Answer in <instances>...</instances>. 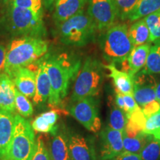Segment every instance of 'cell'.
Here are the masks:
<instances>
[{"mask_svg": "<svg viewBox=\"0 0 160 160\" xmlns=\"http://www.w3.org/2000/svg\"><path fill=\"white\" fill-rule=\"evenodd\" d=\"M51 82L50 106L57 108L67 97L70 85L77 78L81 60L68 53H47L41 58Z\"/></svg>", "mask_w": 160, "mask_h": 160, "instance_id": "6da1fadb", "label": "cell"}, {"mask_svg": "<svg viewBox=\"0 0 160 160\" xmlns=\"http://www.w3.org/2000/svg\"><path fill=\"white\" fill-rule=\"evenodd\" d=\"M48 34L43 17L31 10L20 8L10 2L0 16V37L45 38Z\"/></svg>", "mask_w": 160, "mask_h": 160, "instance_id": "7a4b0ae2", "label": "cell"}, {"mask_svg": "<svg viewBox=\"0 0 160 160\" xmlns=\"http://www.w3.org/2000/svg\"><path fill=\"white\" fill-rule=\"evenodd\" d=\"M5 73L10 76L19 68L36 63L48 53L49 42L44 38H15L7 46Z\"/></svg>", "mask_w": 160, "mask_h": 160, "instance_id": "3957f363", "label": "cell"}, {"mask_svg": "<svg viewBox=\"0 0 160 160\" xmlns=\"http://www.w3.org/2000/svg\"><path fill=\"white\" fill-rule=\"evenodd\" d=\"M97 31L94 22L83 10L71 19L56 25L55 34L63 45L83 47L95 39Z\"/></svg>", "mask_w": 160, "mask_h": 160, "instance_id": "277c9868", "label": "cell"}, {"mask_svg": "<svg viewBox=\"0 0 160 160\" xmlns=\"http://www.w3.org/2000/svg\"><path fill=\"white\" fill-rule=\"evenodd\" d=\"M104 65L97 59L88 57L75 79L71 102L85 97H95L99 94L104 80Z\"/></svg>", "mask_w": 160, "mask_h": 160, "instance_id": "5b68a950", "label": "cell"}, {"mask_svg": "<svg viewBox=\"0 0 160 160\" xmlns=\"http://www.w3.org/2000/svg\"><path fill=\"white\" fill-rule=\"evenodd\" d=\"M100 41L104 59L114 65L125 62L133 48L125 24L113 25L106 30Z\"/></svg>", "mask_w": 160, "mask_h": 160, "instance_id": "8992f818", "label": "cell"}, {"mask_svg": "<svg viewBox=\"0 0 160 160\" xmlns=\"http://www.w3.org/2000/svg\"><path fill=\"white\" fill-rule=\"evenodd\" d=\"M37 141L29 121L20 115L14 116V128L8 160H31Z\"/></svg>", "mask_w": 160, "mask_h": 160, "instance_id": "52a82bcc", "label": "cell"}, {"mask_svg": "<svg viewBox=\"0 0 160 160\" xmlns=\"http://www.w3.org/2000/svg\"><path fill=\"white\" fill-rule=\"evenodd\" d=\"M68 111L90 132L98 133L101 130V119L95 97H85L71 102Z\"/></svg>", "mask_w": 160, "mask_h": 160, "instance_id": "ba28073f", "label": "cell"}, {"mask_svg": "<svg viewBox=\"0 0 160 160\" xmlns=\"http://www.w3.org/2000/svg\"><path fill=\"white\" fill-rule=\"evenodd\" d=\"M87 13L94 22L97 31L104 32L117 19L113 0H88Z\"/></svg>", "mask_w": 160, "mask_h": 160, "instance_id": "9c48e42d", "label": "cell"}, {"mask_svg": "<svg viewBox=\"0 0 160 160\" xmlns=\"http://www.w3.org/2000/svg\"><path fill=\"white\" fill-rule=\"evenodd\" d=\"M97 160H110L124 151L123 133L109 126L100 131Z\"/></svg>", "mask_w": 160, "mask_h": 160, "instance_id": "30bf717a", "label": "cell"}, {"mask_svg": "<svg viewBox=\"0 0 160 160\" xmlns=\"http://www.w3.org/2000/svg\"><path fill=\"white\" fill-rule=\"evenodd\" d=\"M67 134L72 160H97L93 140L71 130H67Z\"/></svg>", "mask_w": 160, "mask_h": 160, "instance_id": "8fae6325", "label": "cell"}, {"mask_svg": "<svg viewBox=\"0 0 160 160\" xmlns=\"http://www.w3.org/2000/svg\"><path fill=\"white\" fill-rule=\"evenodd\" d=\"M157 79L153 75L139 72L133 76V97L140 108L157 100Z\"/></svg>", "mask_w": 160, "mask_h": 160, "instance_id": "7c38bea8", "label": "cell"}, {"mask_svg": "<svg viewBox=\"0 0 160 160\" xmlns=\"http://www.w3.org/2000/svg\"><path fill=\"white\" fill-rule=\"evenodd\" d=\"M16 88L28 98H33L36 92V73L28 67L19 68L9 76Z\"/></svg>", "mask_w": 160, "mask_h": 160, "instance_id": "4fadbf2b", "label": "cell"}, {"mask_svg": "<svg viewBox=\"0 0 160 160\" xmlns=\"http://www.w3.org/2000/svg\"><path fill=\"white\" fill-rule=\"evenodd\" d=\"M88 0H58L53 8L55 25L63 22L78 14L85 8Z\"/></svg>", "mask_w": 160, "mask_h": 160, "instance_id": "5bb4252c", "label": "cell"}, {"mask_svg": "<svg viewBox=\"0 0 160 160\" xmlns=\"http://www.w3.org/2000/svg\"><path fill=\"white\" fill-rule=\"evenodd\" d=\"M13 128V113L0 109V160H8Z\"/></svg>", "mask_w": 160, "mask_h": 160, "instance_id": "9a60e30c", "label": "cell"}, {"mask_svg": "<svg viewBox=\"0 0 160 160\" xmlns=\"http://www.w3.org/2000/svg\"><path fill=\"white\" fill-rule=\"evenodd\" d=\"M36 92L33 97V103L37 106H42L48 101L51 92V82L45 67L41 59L36 62Z\"/></svg>", "mask_w": 160, "mask_h": 160, "instance_id": "2e32d148", "label": "cell"}, {"mask_svg": "<svg viewBox=\"0 0 160 160\" xmlns=\"http://www.w3.org/2000/svg\"><path fill=\"white\" fill-rule=\"evenodd\" d=\"M16 87L13 80L5 73L0 74V109L13 113L15 108Z\"/></svg>", "mask_w": 160, "mask_h": 160, "instance_id": "e0dca14e", "label": "cell"}, {"mask_svg": "<svg viewBox=\"0 0 160 160\" xmlns=\"http://www.w3.org/2000/svg\"><path fill=\"white\" fill-rule=\"evenodd\" d=\"M50 145V154L52 160H72L68 144L67 129L62 126L53 135Z\"/></svg>", "mask_w": 160, "mask_h": 160, "instance_id": "ac0fdd59", "label": "cell"}, {"mask_svg": "<svg viewBox=\"0 0 160 160\" xmlns=\"http://www.w3.org/2000/svg\"><path fill=\"white\" fill-rule=\"evenodd\" d=\"M109 71V77L113 79L115 89L122 94H133V76L126 71H120L114 64L104 65Z\"/></svg>", "mask_w": 160, "mask_h": 160, "instance_id": "d6986e66", "label": "cell"}, {"mask_svg": "<svg viewBox=\"0 0 160 160\" xmlns=\"http://www.w3.org/2000/svg\"><path fill=\"white\" fill-rule=\"evenodd\" d=\"M151 46V42H148L132 48L127 59L128 73L131 76H134L143 69L147 61Z\"/></svg>", "mask_w": 160, "mask_h": 160, "instance_id": "ffe728a7", "label": "cell"}, {"mask_svg": "<svg viewBox=\"0 0 160 160\" xmlns=\"http://www.w3.org/2000/svg\"><path fill=\"white\" fill-rule=\"evenodd\" d=\"M57 112L55 110H51L36 117L31 124L33 131L39 133H51L52 135L56 133L59 128V125H57L59 118Z\"/></svg>", "mask_w": 160, "mask_h": 160, "instance_id": "44dd1931", "label": "cell"}, {"mask_svg": "<svg viewBox=\"0 0 160 160\" xmlns=\"http://www.w3.org/2000/svg\"><path fill=\"white\" fill-rule=\"evenodd\" d=\"M126 117L127 125L123 133L132 137L143 132L147 118L143 113L141 108H139L131 113H126Z\"/></svg>", "mask_w": 160, "mask_h": 160, "instance_id": "7402d4cb", "label": "cell"}, {"mask_svg": "<svg viewBox=\"0 0 160 160\" xmlns=\"http://www.w3.org/2000/svg\"><path fill=\"white\" fill-rule=\"evenodd\" d=\"M128 34L133 47L150 42V32L144 19H140L128 28Z\"/></svg>", "mask_w": 160, "mask_h": 160, "instance_id": "603a6c76", "label": "cell"}, {"mask_svg": "<svg viewBox=\"0 0 160 160\" xmlns=\"http://www.w3.org/2000/svg\"><path fill=\"white\" fill-rule=\"evenodd\" d=\"M159 10L160 0H139L128 19L133 22Z\"/></svg>", "mask_w": 160, "mask_h": 160, "instance_id": "cb8c5ba5", "label": "cell"}, {"mask_svg": "<svg viewBox=\"0 0 160 160\" xmlns=\"http://www.w3.org/2000/svg\"><path fill=\"white\" fill-rule=\"evenodd\" d=\"M153 43L150 48L145 67L140 71L145 74H160V39Z\"/></svg>", "mask_w": 160, "mask_h": 160, "instance_id": "d4e9b609", "label": "cell"}, {"mask_svg": "<svg viewBox=\"0 0 160 160\" xmlns=\"http://www.w3.org/2000/svg\"><path fill=\"white\" fill-rule=\"evenodd\" d=\"M152 137H153V136L146 134L143 132L132 137L123 133L124 151L139 155L146 144Z\"/></svg>", "mask_w": 160, "mask_h": 160, "instance_id": "484cf974", "label": "cell"}, {"mask_svg": "<svg viewBox=\"0 0 160 160\" xmlns=\"http://www.w3.org/2000/svg\"><path fill=\"white\" fill-rule=\"evenodd\" d=\"M108 105L110 108L109 127L124 133L127 125V117L125 112L117 107L115 101H113L111 98L109 99Z\"/></svg>", "mask_w": 160, "mask_h": 160, "instance_id": "4316f807", "label": "cell"}, {"mask_svg": "<svg viewBox=\"0 0 160 160\" xmlns=\"http://www.w3.org/2000/svg\"><path fill=\"white\" fill-rule=\"evenodd\" d=\"M117 17L122 21L128 19V17L135 8L139 0H113Z\"/></svg>", "mask_w": 160, "mask_h": 160, "instance_id": "83f0119b", "label": "cell"}, {"mask_svg": "<svg viewBox=\"0 0 160 160\" xmlns=\"http://www.w3.org/2000/svg\"><path fill=\"white\" fill-rule=\"evenodd\" d=\"M150 32V42L160 39V10L144 18Z\"/></svg>", "mask_w": 160, "mask_h": 160, "instance_id": "f1b7e54d", "label": "cell"}, {"mask_svg": "<svg viewBox=\"0 0 160 160\" xmlns=\"http://www.w3.org/2000/svg\"><path fill=\"white\" fill-rule=\"evenodd\" d=\"M15 108L19 115L24 118L31 117L33 113V107L31 101L27 97L20 93L16 88L15 97Z\"/></svg>", "mask_w": 160, "mask_h": 160, "instance_id": "f546056e", "label": "cell"}, {"mask_svg": "<svg viewBox=\"0 0 160 160\" xmlns=\"http://www.w3.org/2000/svg\"><path fill=\"white\" fill-rule=\"evenodd\" d=\"M139 156L142 160H160V140L152 137Z\"/></svg>", "mask_w": 160, "mask_h": 160, "instance_id": "4dcf8cb0", "label": "cell"}, {"mask_svg": "<svg viewBox=\"0 0 160 160\" xmlns=\"http://www.w3.org/2000/svg\"><path fill=\"white\" fill-rule=\"evenodd\" d=\"M143 133L160 139V111L147 118Z\"/></svg>", "mask_w": 160, "mask_h": 160, "instance_id": "1f68e13d", "label": "cell"}, {"mask_svg": "<svg viewBox=\"0 0 160 160\" xmlns=\"http://www.w3.org/2000/svg\"><path fill=\"white\" fill-rule=\"evenodd\" d=\"M31 160H52L49 148H48L41 137L37 140L35 151Z\"/></svg>", "mask_w": 160, "mask_h": 160, "instance_id": "d6a6232c", "label": "cell"}, {"mask_svg": "<svg viewBox=\"0 0 160 160\" xmlns=\"http://www.w3.org/2000/svg\"><path fill=\"white\" fill-rule=\"evenodd\" d=\"M125 102V113H129L140 108L133 97V95L122 94Z\"/></svg>", "mask_w": 160, "mask_h": 160, "instance_id": "836d02e7", "label": "cell"}, {"mask_svg": "<svg viewBox=\"0 0 160 160\" xmlns=\"http://www.w3.org/2000/svg\"><path fill=\"white\" fill-rule=\"evenodd\" d=\"M141 108L142 110V112L144 114H145V117L148 118L150 116L154 114L157 112L159 111L160 102L155 100V101H153L147 104V105H145L144 107Z\"/></svg>", "mask_w": 160, "mask_h": 160, "instance_id": "e575fe53", "label": "cell"}, {"mask_svg": "<svg viewBox=\"0 0 160 160\" xmlns=\"http://www.w3.org/2000/svg\"><path fill=\"white\" fill-rule=\"evenodd\" d=\"M11 3L13 6H15V7L23 9L31 10V11H33L35 13L34 5H33V0H11Z\"/></svg>", "mask_w": 160, "mask_h": 160, "instance_id": "d590c367", "label": "cell"}, {"mask_svg": "<svg viewBox=\"0 0 160 160\" xmlns=\"http://www.w3.org/2000/svg\"><path fill=\"white\" fill-rule=\"evenodd\" d=\"M110 160H142V159L139 154H135V153L124 151L117 157Z\"/></svg>", "mask_w": 160, "mask_h": 160, "instance_id": "8d00e7d4", "label": "cell"}, {"mask_svg": "<svg viewBox=\"0 0 160 160\" xmlns=\"http://www.w3.org/2000/svg\"><path fill=\"white\" fill-rule=\"evenodd\" d=\"M6 52H7V48L5 45L0 43V74L5 73Z\"/></svg>", "mask_w": 160, "mask_h": 160, "instance_id": "74e56055", "label": "cell"}, {"mask_svg": "<svg viewBox=\"0 0 160 160\" xmlns=\"http://www.w3.org/2000/svg\"><path fill=\"white\" fill-rule=\"evenodd\" d=\"M116 91V97H115V103L118 108H119L122 111L125 112V102H124L122 93H121L119 91L115 89Z\"/></svg>", "mask_w": 160, "mask_h": 160, "instance_id": "f35d334b", "label": "cell"}, {"mask_svg": "<svg viewBox=\"0 0 160 160\" xmlns=\"http://www.w3.org/2000/svg\"><path fill=\"white\" fill-rule=\"evenodd\" d=\"M58 0H42V7L48 11H52Z\"/></svg>", "mask_w": 160, "mask_h": 160, "instance_id": "ab89813d", "label": "cell"}, {"mask_svg": "<svg viewBox=\"0 0 160 160\" xmlns=\"http://www.w3.org/2000/svg\"><path fill=\"white\" fill-rule=\"evenodd\" d=\"M34 5L35 13L39 17H43V7L42 0H33Z\"/></svg>", "mask_w": 160, "mask_h": 160, "instance_id": "60d3db41", "label": "cell"}, {"mask_svg": "<svg viewBox=\"0 0 160 160\" xmlns=\"http://www.w3.org/2000/svg\"><path fill=\"white\" fill-rule=\"evenodd\" d=\"M157 79V78H156ZM156 97L157 101L160 102V79H157V88H156Z\"/></svg>", "mask_w": 160, "mask_h": 160, "instance_id": "b9f144b4", "label": "cell"}, {"mask_svg": "<svg viewBox=\"0 0 160 160\" xmlns=\"http://www.w3.org/2000/svg\"><path fill=\"white\" fill-rule=\"evenodd\" d=\"M11 2V0H2V5L4 6L7 5L8 4H9Z\"/></svg>", "mask_w": 160, "mask_h": 160, "instance_id": "7bdbcfd3", "label": "cell"}, {"mask_svg": "<svg viewBox=\"0 0 160 160\" xmlns=\"http://www.w3.org/2000/svg\"><path fill=\"white\" fill-rule=\"evenodd\" d=\"M1 4H2V0H0V5H1Z\"/></svg>", "mask_w": 160, "mask_h": 160, "instance_id": "ee69618b", "label": "cell"}, {"mask_svg": "<svg viewBox=\"0 0 160 160\" xmlns=\"http://www.w3.org/2000/svg\"><path fill=\"white\" fill-rule=\"evenodd\" d=\"M159 111H160V109H159Z\"/></svg>", "mask_w": 160, "mask_h": 160, "instance_id": "f6af8a7d", "label": "cell"}, {"mask_svg": "<svg viewBox=\"0 0 160 160\" xmlns=\"http://www.w3.org/2000/svg\"><path fill=\"white\" fill-rule=\"evenodd\" d=\"M159 140H160V139H159Z\"/></svg>", "mask_w": 160, "mask_h": 160, "instance_id": "bcb514c9", "label": "cell"}]
</instances>
